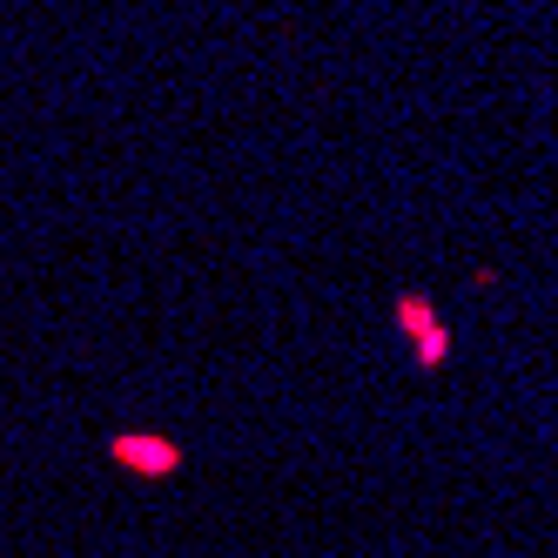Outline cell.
Returning a JSON list of instances; mask_svg holds the SVG:
<instances>
[{
    "label": "cell",
    "mask_w": 558,
    "mask_h": 558,
    "mask_svg": "<svg viewBox=\"0 0 558 558\" xmlns=\"http://www.w3.org/2000/svg\"><path fill=\"white\" fill-rule=\"evenodd\" d=\"M390 324H397V337L411 343L417 371H445V356H451V324L437 316V303H430V296L404 290V296L390 303Z\"/></svg>",
    "instance_id": "1"
},
{
    "label": "cell",
    "mask_w": 558,
    "mask_h": 558,
    "mask_svg": "<svg viewBox=\"0 0 558 558\" xmlns=\"http://www.w3.org/2000/svg\"><path fill=\"white\" fill-rule=\"evenodd\" d=\"M114 458H129V464H142V471H175V464H182V451L169 445V437H122V445H114Z\"/></svg>",
    "instance_id": "2"
}]
</instances>
